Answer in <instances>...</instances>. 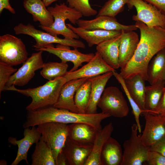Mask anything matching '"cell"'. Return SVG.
Returning <instances> with one entry per match:
<instances>
[{"instance_id": "1", "label": "cell", "mask_w": 165, "mask_h": 165, "mask_svg": "<svg viewBox=\"0 0 165 165\" xmlns=\"http://www.w3.org/2000/svg\"><path fill=\"white\" fill-rule=\"evenodd\" d=\"M135 25L140 31V37L133 57L123 67L120 74L125 79L137 75L148 80V65L153 57L165 48V28L159 26L150 28L137 21Z\"/></svg>"}, {"instance_id": "2", "label": "cell", "mask_w": 165, "mask_h": 165, "mask_svg": "<svg viewBox=\"0 0 165 165\" xmlns=\"http://www.w3.org/2000/svg\"><path fill=\"white\" fill-rule=\"evenodd\" d=\"M110 116L102 112L90 114L72 112L53 106L32 111H28L24 128L32 127L50 122L66 124L84 123L89 124L98 130L102 129L101 123Z\"/></svg>"}, {"instance_id": "3", "label": "cell", "mask_w": 165, "mask_h": 165, "mask_svg": "<svg viewBox=\"0 0 165 165\" xmlns=\"http://www.w3.org/2000/svg\"><path fill=\"white\" fill-rule=\"evenodd\" d=\"M67 82L64 77L49 81L44 85L34 88L19 89L13 85L5 87L4 90L16 91L28 97L32 101L26 107L28 111H32L53 106L57 101L63 85Z\"/></svg>"}, {"instance_id": "4", "label": "cell", "mask_w": 165, "mask_h": 165, "mask_svg": "<svg viewBox=\"0 0 165 165\" xmlns=\"http://www.w3.org/2000/svg\"><path fill=\"white\" fill-rule=\"evenodd\" d=\"M47 9L53 17L54 22L50 26L40 27L54 36L61 35L65 38H79V36L66 25L65 21L68 20L72 24L76 25L83 16L80 12L64 3L56 4L54 7H50Z\"/></svg>"}, {"instance_id": "5", "label": "cell", "mask_w": 165, "mask_h": 165, "mask_svg": "<svg viewBox=\"0 0 165 165\" xmlns=\"http://www.w3.org/2000/svg\"><path fill=\"white\" fill-rule=\"evenodd\" d=\"M13 29L16 34L26 35L33 37L36 41V43L33 45L35 50L54 43L71 46L74 49L86 48L85 44L80 40L75 38H61L48 32L37 29L29 24L25 25L20 23L16 26Z\"/></svg>"}, {"instance_id": "6", "label": "cell", "mask_w": 165, "mask_h": 165, "mask_svg": "<svg viewBox=\"0 0 165 165\" xmlns=\"http://www.w3.org/2000/svg\"><path fill=\"white\" fill-rule=\"evenodd\" d=\"M138 127L134 123L131 127L129 138L123 145V158L121 165H142L146 162L150 152L143 142L141 134H138Z\"/></svg>"}, {"instance_id": "7", "label": "cell", "mask_w": 165, "mask_h": 165, "mask_svg": "<svg viewBox=\"0 0 165 165\" xmlns=\"http://www.w3.org/2000/svg\"><path fill=\"white\" fill-rule=\"evenodd\" d=\"M37 128L41 134L44 141L51 149L56 162L59 154L62 151L67 139L69 125L50 122L39 125Z\"/></svg>"}, {"instance_id": "8", "label": "cell", "mask_w": 165, "mask_h": 165, "mask_svg": "<svg viewBox=\"0 0 165 165\" xmlns=\"http://www.w3.org/2000/svg\"><path fill=\"white\" fill-rule=\"evenodd\" d=\"M28 56L26 46L21 39L9 34L0 36V61L16 66L24 63Z\"/></svg>"}, {"instance_id": "9", "label": "cell", "mask_w": 165, "mask_h": 165, "mask_svg": "<svg viewBox=\"0 0 165 165\" xmlns=\"http://www.w3.org/2000/svg\"><path fill=\"white\" fill-rule=\"evenodd\" d=\"M97 107L102 112L110 116L122 118L127 116L129 109L122 93L116 86L105 88Z\"/></svg>"}, {"instance_id": "10", "label": "cell", "mask_w": 165, "mask_h": 165, "mask_svg": "<svg viewBox=\"0 0 165 165\" xmlns=\"http://www.w3.org/2000/svg\"><path fill=\"white\" fill-rule=\"evenodd\" d=\"M126 4L129 9L134 7L136 9L133 20L141 21L150 28H165V15L154 6L143 0H128Z\"/></svg>"}, {"instance_id": "11", "label": "cell", "mask_w": 165, "mask_h": 165, "mask_svg": "<svg viewBox=\"0 0 165 165\" xmlns=\"http://www.w3.org/2000/svg\"><path fill=\"white\" fill-rule=\"evenodd\" d=\"M42 52L39 51L33 53L28 58L23 65L10 76L5 87L13 85L23 86L28 84L34 76L35 72L43 66Z\"/></svg>"}, {"instance_id": "12", "label": "cell", "mask_w": 165, "mask_h": 165, "mask_svg": "<svg viewBox=\"0 0 165 165\" xmlns=\"http://www.w3.org/2000/svg\"><path fill=\"white\" fill-rule=\"evenodd\" d=\"M47 52L58 57L61 61L67 63L70 61L73 64L72 68L68 72L78 69L82 63L89 62L94 57L93 53L84 54L79 52L77 49L71 50L69 46L58 44L55 47L53 44H48L44 47L36 50Z\"/></svg>"}, {"instance_id": "13", "label": "cell", "mask_w": 165, "mask_h": 165, "mask_svg": "<svg viewBox=\"0 0 165 165\" xmlns=\"http://www.w3.org/2000/svg\"><path fill=\"white\" fill-rule=\"evenodd\" d=\"M143 114L145 123L141 138L149 148L165 136V116L146 112Z\"/></svg>"}, {"instance_id": "14", "label": "cell", "mask_w": 165, "mask_h": 165, "mask_svg": "<svg viewBox=\"0 0 165 165\" xmlns=\"http://www.w3.org/2000/svg\"><path fill=\"white\" fill-rule=\"evenodd\" d=\"M80 68L71 72H68L64 76L67 82L82 78H90L115 70L108 65L100 53L97 51L93 58Z\"/></svg>"}, {"instance_id": "15", "label": "cell", "mask_w": 165, "mask_h": 165, "mask_svg": "<svg viewBox=\"0 0 165 165\" xmlns=\"http://www.w3.org/2000/svg\"><path fill=\"white\" fill-rule=\"evenodd\" d=\"M78 27L88 29H101L111 31H134L138 29L135 24L125 25L119 22L115 17L99 16L93 19H79L77 23Z\"/></svg>"}, {"instance_id": "16", "label": "cell", "mask_w": 165, "mask_h": 165, "mask_svg": "<svg viewBox=\"0 0 165 165\" xmlns=\"http://www.w3.org/2000/svg\"><path fill=\"white\" fill-rule=\"evenodd\" d=\"M24 135L23 138L18 140L16 138L11 137L8 139L9 143L16 145L18 147L16 156L11 165H17L22 160H25L29 164L27 160L28 150L33 144H36L39 141L41 137V134L35 126L32 127L31 129L29 127L24 128Z\"/></svg>"}, {"instance_id": "17", "label": "cell", "mask_w": 165, "mask_h": 165, "mask_svg": "<svg viewBox=\"0 0 165 165\" xmlns=\"http://www.w3.org/2000/svg\"><path fill=\"white\" fill-rule=\"evenodd\" d=\"M88 78H82L70 80L65 83L61 89L57 103L53 107L68 109L70 111L79 113L74 101V95L77 89Z\"/></svg>"}, {"instance_id": "18", "label": "cell", "mask_w": 165, "mask_h": 165, "mask_svg": "<svg viewBox=\"0 0 165 165\" xmlns=\"http://www.w3.org/2000/svg\"><path fill=\"white\" fill-rule=\"evenodd\" d=\"M68 139L77 144L93 146L98 130L92 126L84 123L69 124Z\"/></svg>"}, {"instance_id": "19", "label": "cell", "mask_w": 165, "mask_h": 165, "mask_svg": "<svg viewBox=\"0 0 165 165\" xmlns=\"http://www.w3.org/2000/svg\"><path fill=\"white\" fill-rule=\"evenodd\" d=\"M122 32L119 35L107 40L97 45V51L98 52L104 61L115 69L120 68L119 52Z\"/></svg>"}, {"instance_id": "20", "label": "cell", "mask_w": 165, "mask_h": 165, "mask_svg": "<svg viewBox=\"0 0 165 165\" xmlns=\"http://www.w3.org/2000/svg\"><path fill=\"white\" fill-rule=\"evenodd\" d=\"M66 25L79 37L85 40L88 46L91 47L94 45H98L102 42L116 37L121 33V31H111L101 29H86L79 27H75L71 24Z\"/></svg>"}, {"instance_id": "21", "label": "cell", "mask_w": 165, "mask_h": 165, "mask_svg": "<svg viewBox=\"0 0 165 165\" xmlns=\"http://www.w3.org/2000/svg\"><path fill=\"white\" fill-rule=\"evenodd\" d=\"M119 52L120 68L124 67L134 56L138 44L140 39L134 31H122Z\"/></svg>"}, {"instance_id": "22", "label": "cell", "mask_w": 165, "mask_h": 165, "mask_svg": "<svg viewBox=\"0 0 165 165\" xmlns=\"http://www.w3.org/2000/svg\"><path fill=\"white\" fill-rule=\"evenodd\" d=\"M113 75L112 72H109L90 78L91 81V89L86 113H97L98 101L107 82Z\"/></svg>"}, {"instance_id": "23", "label": "cell", "mask_w": 165, "mask_h": 165, "mask_svg": "<svg viewBox=\"0 0 165 165\" xmlns=\"http://www.w3.org/2000/svg\"><path fill=\"white\" fill-rule=\"evenodd\" d=\"M113 130L112 123L110 122L97 131L92 151L84 165H101V156L103 146L111 136Z\"/></svg>"}, {"instance_id": "24", "label": "cell", "mask_w": 165, "mask_h": 165, "mask_svg": "<svg viewBox=\"0 0 165 165\" xmlns=\"http://www.w3.org/2000/svg\"><path fill=\"white\" fill-rule=\"evenodd\" d=\"M23 6L27 11L32 15L34 21L39 22V26L48 27L53 23V16L42 0H24Z\"/></svg>"}, {"instance_id": "25", "label": "cell", "mask_w": 165, "mask_h": 165, "mask_svg": "<svg viewBox=\"0 0 165 165\" xmlns=\"http://www.w3.org/2000/svg\"><path fill=\"white\" fill-rule=\"evenodd\" d=\"M93 146L75 143L67 139L62 151L69 165H84L90 153Z\"/></svg>"}, {"instance_id": "26", "label": "cell", "mask_w": 165, "mask_h": 165, "mask_svg": "<svg viewBox=\"0 0 165 165\" xmlns=\"http://www.w3.org/2000/svg\"><path fill=\"white\" fill-rule=\"evenodd\" d=\"M123 152L121 145L110 136L105 143L101 152V165H121Z\"/></svg>"}, {"instance_id": "27", "label": "cell", "mask_w": 165, "mask_h": 165, "mask_svg": "<svg viewBox=\"0 0 165 165\" xmlns=\"http://www.w3.org/2000/svg\"><path fill=\"white\" fill-rule=\"evenodd\" d=\"M148 80L150 84L165 80V48L158 52L150 61L148 67Z\"/></svg>"}, {"instance_id": "28", "label": "cell", "mask_w": 165, "mask_h": 165, "mask_svg": "<svg viewBox=\"0 0 165 165\" xmlns=\"http://www.w3.org/2000/svg\"><path fill=\"white\" fill-rule=\"evenodd\" d=\"M125 81L130 96L140 108L146 112L145 107V81L139 75L125 79Z\"/></svg>"}, {"instance_id": "29", "label": "cell", "mask_w": 165, "mask_h": 165, "mask_svg": "<svg viewBox=\"0 0 165 165\" xmlns=\"http://www.w3.org/2000/svg\"><path fill=\"white\" fill-rule=\"evenodd\" d=\"M150 85L145 87V112L147 113L152 112L156 108L165 87L164 80H160Z\"/></svg>"}, {"instance_id": "30", "label": "cell", "mask_w": 165, "mask_h": 165, "mask_svg": "<svg viewBox=\"0 0 165 165\" xmlns=\"http://www.w3.org/2000/svg\"><path fill=\"white\" fill-rule=\"evenodd\" d=\"M31 159V165H56L51 149L41 137L36 144Z\"/></svg>"}, {"instance_id": "31", "label": "cell", "mask_w": 165, "mask_h": 165, "mask_svg": "<svg viewBox=\"0 0 165 165\" xmlns=\"http://www.w3.org/2000/svg\"><path fill=\"white\" fill-rule=\"evenodd\" d=\"M68 64L61 62H50L44 63L40 72L41 75L49 81L64 77L68 72Z\"/></svg>"}, {"instance_id": "32", "label": "cell", "mask_w": 165, "mask_h": 165, "mask_svg": "<svg viewBox=\"0 0 165 165\" xmlns=\"http://www.w3.org/2000/svg\"><path fill=\"white\" fill-rule=\"evenodd\" d=\"M91 89L90 78L79 87L76 91L74 101L79 113H86L89 102Z\"/></svg>"}, {"instance_id": "33", "label": "cell", "mask_w": 165, "mask_h": 165, "mask_svg": "<svg viewBox=\"0 0 165 165\" xmlns=\"http://www.w3.org/2000/svg\"><path fill=\"white\" fill-rule=\"evenodd\" d=\"M113 75L116 79L118 82L120 84L122 88L126 94L130 103L132 110V113L138 128V131L140 133L141 132V127L140 121V116L141 114L145 112V111L141 109L137 103L130 96L126 86L125 79L120 73L116 72L115 70L112 71Z\"/></svg>"}, {"instance_id": "34", "label": "cell", "mask_w": 165, "mask_h": 165, "mask_svg": "<svg viewBox=\"0 0 165 165\" xmlns=\"http://www.w3.org/2000/svg\"><path fill=\"white\" fill-rule=\"evenodd\" d=\"M128 0H108L99 10L97 16H108L115 17L123 10Z\"/></svg>"}, {"instance_id": "35", "label": "cell", "mask_w": 165, "mask_h": 165, "mask_svg": "<svg viewBox=\"0 0 165 165\" xmlns=\"http://www.w3.org/2000/svg\"><path fill=\"white\" fill-rule=\"evenodd\" d=\"M68 6L80 12L84 16L96 15L97 11L91 6L89 0H67Z\"/></svg>"}, {"instance_id": "36", "label": "cell", "mask_w": 165, "mask_h": 165, "mask_svg": "<svg viewBox=\"0 0 165 165\" xmlns=\"http://www.w3.org/2000/svg\"><path fill=\"white\" fill-rule=\"evenodd\" d=\"M13 66L0 61V93L4 90L6 85L13 74L17 70Z\"/></svg>"}, {"instance_id": "37", "label": "cell", "mask_w": 165, "mask_h": 165, "mask_svg": "<svg viewBox=\"0 0 165 165\" xmlns=\"http://www.w3.org/2000/svg\"><path fill=\"white\" fill-rule=\"evenodd\" d=\"M146 162L149 165H165V156L158 152L150 150Z\"/></svg>"}, {"instance_id": "38", "label": "cell", "mask_w": 165, "mask_h": 165, "mask_svg": "<svg viewBox=\"0 0 165 165\" xmlns=\"http://www.w3.org/2000/svg\"><path fill=\"white\" fill-rule=\"evenodd\" d=\"M150 151L158 152L165 156V136L150 147Z\"/></svg>"}, {"instance_id": "39", "label": "cell", "mask_w": 165, "mask_h": 165, "mask_svg": "<svg viewBox=\"0 0 165 165\" xmlns=\"http://www.w3.org/2000/svg\"><path fill=\"white\" fill-rule=\"evenodd\" d=\"M148 113L165 116V87L162 97L157 107L152 112Z\"/></svg>"}, {"instance_id": "40", "label": "cell", "mask_w": 165, "mask_h": 165, "mask_svg": "<svg viewBox=\"0 0 165 165\" xmlns=\"http://www.w3.org/2000/svg\"><path fill=\"white\" fill-rule=\"evenodd\" d=\"M155 6L165 15V0H143Z\"/></svg>"}, {"instance_id": "41", "label": "cell", "mask_w": 165, "mask_h": 165, "mask_svg": "<svg viewBox=\"0 0 165 165\" xmlns=\"http://www.w3.org/2000/svg\"><path fill=\"white\" fill-rule=\"evenodd\" d=\"M9 0H0V13H2L3 10L6 9L13 14L15 13V11L9 2Z\"/></svg>"}, {"instance_id": "42", "label": "cell", "mask_w": 165, "mask_h": 165, "mask_svg": "<svg viewBox=\"0 0 165 165\" xmlns=\"http://www.w3.org/2000/svg\"><path fill=\"white\" fill-rule=\"evenodd\" d=\"M56 163V165H68L67 158L62 151L59 154Z\"/></svg>"}, {"instance_id": "43", "label": "cell", "mask_w": 165, "mask_h": 165, "mask_svg": "<svg viewBox=\"0 0 165 165\" xmlns=\"http://www.w3.org/2000/svg\"><path fill=\"white\" fill-rule=\"evenodd\" d=\"M45 6L47 7L51 5L52 3L57 0H42Z\"/></svg>"}, {"instance_id": "44", "label": "cell", "mask_w": 165, "mask_h": 165, "mask_svg": "<svg viewBox=\"0 0 165 165\" xmlns=\"http://www.w3.org/2000/svg\"><path fill=\"white\" fill-rule=\"evenodd\" d=\"M164 82H165V80H164Z\"/></svg>"}]
</instances>
